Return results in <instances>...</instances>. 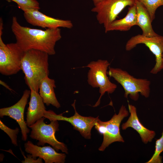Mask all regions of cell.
I'll return each instance as SVG.
<instances>
[{"mask_svg": "<svg viewBox=\"0 0 163 163\" xmlns=\"http://www.w3.org/2000/svg\"><path fill=\"white\" fill-rule=\"evenodd\" d=\"M139 44H145L155 56V64L150 73L156 74L163 69V36L158 35L149 37L138 34L131 37L127 42L125 49L130 51Z\"/></svg>", "mask_w": 163, "mask_h": 163, "instance_id": "cell-9", "label": "cell"}, {"mask_svg": "<svg viewBox=\"0 0 163 163\" xmlns=\"http://www.w3.org/2000/svg\"><path fill=\"white\" fill-rule=\"evenodd\" d=\"M30 99L26 112V123L28 127L44 117L46 107L38 92L30 90Z\"/></svg>", "mask_w": 163, "mask_h": 163, "instance_id": "cell-15", "label": "cell"}, {"mask_svg": "<svg viewBox=\"0 0 163 163\" xmlns=\"http://www.w3.org/2000/svg\"><path fill=\"white\" fill-rule=\"evenodd\" d=\"M135 3V0H100L91 11L97 13V20L105 30L125 8Z\"/></svg>", "mask_w": 163, "mask_h": 163, "instance_id": "cell-7", "label": "cell"}, {"mask_svg": "<svg viewBox=\"0 0 163 163\" xmlns=\"http://www.w3.org/2000/svg\"><path fill=\"white\" fill-rule=\"evenodd\" d=\"M100 0H92L94 5L98 3Z\"/></svg>", "mask_w": 163, "mask_h": 163, "instance_id": "cell-25", "label": "cell"}, {"mask_svg": "<svg viewBox=\"0 0 163 163\" xmlns=\"http://www.w3.org/2000/svg\"><path fill=\"white\" fill-rule=\"evenodd\" d=\"M107 73L121 85L124 90L125 97L129 95L131 99L137 101L139 93L146 98L149 96L151 82L147 79L135 78L119 68L109 67Z\"/></svg>", "mask_w": 163, "mask_h": 163, "instance_id": "cell-3", "label": "cell"}, {"mask_svg": "<svg viewBox=\"0 0 163 163\" xmlns=\"http://www.w3.org/2000/svg\"><path fill=\"white\" fill-rule=\"evenodd\" d=\"M128 108L130 116L127 121L122 125L123 130L131 127L139 134L142 142L146 144L151 142L155 135V132L144 127L139 121L137 114L136 107L128 104Z\"/></svg>", "mask_w": 163, "mask_h": 163, "instance_id": "cell-14", "label": "cell"}, {"mask_svg": "<svg viewBox=\"0 0 163 163\" xmlns=\"http://www.w3.org/2000/svg\"><path fill=\"white\" fill-rule=\"evenodd\" d=\"M30 94V90H25L23 92L21 97L17 102L11 106L0 109V117L3 118L5 116H8L18 123L21 129L22 140L24 141L27 140V134L30 131L24 121V114Z\"/></svg>", "mask_w": 163, "mask_h": 163, "instance_id": "cell-11", "label": "cell"}, {"mask_svg": "<svg viewBox=\"0 0 163 163\" xmlns=\"http://www.w3.org/2000/svg\"><path fill=\"white\" fill-rule=\"evenodd\" d=\"M0 128L5 132L10 138L11 143L15 146H18L17 135L19 132L18 128L15 129H11L6 126L0 120Z\"/></svg>", "mask_w": 163, "mask_h": 163, "instance_id": "cell-22", "label": "cell"}, {"mask_svg": "<svg viewBox=\"0 0 163 163\" xmlns=\"http://www.w3.org/2000/svg\"><path fill=\"white\" fill-rule=\"evenodd\" d=\"M75 100L72 104L75 110L74 115L70 117L63 116L62 113L57 114L53 110H46L44 117L50 121L52 120L65 121L69 122L74 129L78 131L81 135L86 139H90L91 131L99 120V116L94 118L91 116L84 117L80 115L77 111L75 107Z\"/></svg>", "mask_w": 163, "mask_h": 163, "instance_id": "cell-8", "label": "cell"}, {"mask_svg": "<svg viewBox=\"0 0 163 163\" xmlns=\"http://www.w3.org/2000/svg\"><path fill=\"white\" fill-rule=\"evenodd\" d=\"M135 25H137L136 3L129 6L127 14L124 18L113 21L105 30V32L113 30L127 31Z\"/></svg>", "mask_w": 163, "mask_h": 163, "instance_id": "cell-16", "label": "cell"}, {"mask_svg": "<svg viewBox=\"0 0 163 163\" xmlns=\"http://www.w3.org/2000/svg\"><path fill=\"white\" fill-rule=\"evenodd\" d=\"M16 3L18 7L23 11L29 9H40L39 3L36 0H11Z\"/></svg>", "mask_w": 163, "mask_h": 163, "instance_id": "cell-21", "label": "cell"}, {"mask_svg": "<svg viewBox=\"0 0 163 163\" xmlns=\"http://www.w3.org/2000/svg\"><path fill=\"white\" fill-rule=\"evenodd\" d=\"M11 29L16 43L24 52L34 49L54 55L56 43L62 38L59 28L43 30L24 27L20 25L15 16L12 18Z\"/></svg>", "mask_w": 163, "mask_h": 163, "instance_id": "cell-1", "label": "cell"}, {"mask_svg": "<svg viewBox=\"0 0 163 163\" xmlns=\"http://www.w3.org/2000/svg\"><path fill=\"white\" fill-rule=\"evenodd\" d=\"M25 52L16 43L5 44L0 42V72L11 75L21 70V62Z\"/></svg>", "mask_w": 163, "mask_h": 163, "instance_id": "cell-6", "label": "cell"}, {"mask_svg": "<svg viewBox=\"0 0 163 163\" xmlns=\"http://www.w3.org/2000/svg\"><path fill=\"white\" fill-rule=\"evenodd\" d=\"M163 151V131L161 136L155 142V150L153 156L146 163H161L162 157L160 154Z\"/></svg>", "mask_w": 163, "mask_h": 163, "instance_id": "cell-20", "label": "cell"}, {"mask_svg": "<svg viewBox=\"0 0 163 163\" xmlns=\"http://www.w3.org/2000/svg\"><path fill=\"white\" fill-rule=\"evenodd\" d=\"M0 83L1 85H2L4 87H5V88H6L8 89L10 91H13V90L11 89V88L6 84L5 82L1 81V80H0Z\"/></svg>", "mask_w": 163, "mask_h": 163, "instance_id": "cell-24", "label": "cell"}, {"mask_svg": "<svg viewBox=\"0 0 163 163\" xmlns=\"http://www.w3.org/2000/svg\"><path fill=\"white\" fill-rule=\"evenodd\" d=\"M54 79L48 76L41 81L39 88V94L43 102L46 106L51 104L57 108L60 107V105L54 92V88L56 87Z\"/></svg>", "mask_w": 163, "mask_h": 163, "instance_id": "cell-17", "label": "cell"}, {"mask_svg": "<svg viewBox=\"0 0 163 163\" xmlns=\"http://www.w3.org/2000/svg\"><path fill=\"white\" fill-rule=\"evenodd\" d=\"M128 115V111L125 106L122 105L117 114L115 113L110 120L103 121L104 133L103 135V142L98 149L99 151H104L110 145L114 142H124L120 134V125L122 120Z\"/></svg>", "mask_w": 163, "mask_h": 163, "instance_id": "cell-10", "label": "cell"}, {"mask_svg": "<svg viewBox=\"0 0 163 163\" xmlns=\"http://www.w3.org/2000/svg\"><path fill=\"white\" fill-rule=\"evenodd\" d=\"M49 54L44 52L31 49L25 52L21 62V70L25 82L30 90L38 92L40 83L48 76Z\"/></svg>", "mask_w": 163, "mask_h": 163, "instance_id": "cell-2", "label": "cell"}, {"mask_svg": "<svg viewBox=\"0 0 163 163\" xmlns=\"http://www.w3.org/2000/svg\"><path fill=\"white\" fill-rule=\"evenodd\" d=\"M109 65L107 60L98 59L91 61L84 66L89 68L87 76L89 85L94 88H99L100 95L93 107L99 105L101 99L105 92L112 94L117 88V85L111 82L107 76V70Z\"/></svg>", "mask_w": 163, "mask_h": 163, "instance_id": "cell-4", "label": "cell"}, {"mask_svg": "<svg viewBox=\"0 0 163 163\" xmlns=\"http://www.w3.org/2000/svg\"><path fill=\"white\" fill-rule=\"evenodd\" d=\"M142 3L146 8L152 21L155 18V13L159 7L163 5V0H135Z\"/></svg>", "mask_w": 163, "mask_h": 163, "instance_id": "cell-19", "label": "cell"}, {"mask_svg": "<svg viewBox=\"0 0 163 163\" xmlns=\"http://www.w3.org/2000/svg\"><path fill=\"white\" fill-rule=\"evenodd\" d=\"M162 63L163 69V56L162 58Z\"/></svg>", "mask_w": 163, "mask_h": 163, "instance_id": "cell-26", "label": "cell"}, {"mask_svg": "<svg viewBox=\"0 0 163 163\" xmlns=\"http://www.w3.org/2000/svg\"><path fill=\"white\" fill-rule=\"evenodd\" d=\"M25 150L36 159L37 157L43 159L45 163H64L66 155L59 153L50 146L40 147L28 141L24 144Z\"/></svg>", "mask_w": 163, "mask_h": 163, "instance_id": "cell-13", "label": "cell"}, {"mask_svg": "<svg viewBox=\"0 0 163 163\" xmlns=\"http://www.w3.org/2000/svg\"><path fill=\"white\" fill-rule=\"evenodd\" d=\"M44 117L37 120L29 127L31 131L30 137L32 139L38 141L37 145L43 146L46 143L51 145L57 152L61 150L66 154L68 153V149L64 143L58 141L55 133L59 130L57 120H52L50 124H46Z\"/></svg>", "mask_w": 163, "mask_h": 163, "instance_id": "cell-5", "label": "cell"}, {"mask_svg": "<svg viewBox=\"0 0 163 163\" xmlns=\"http://www.w3.org/2000/svg\"><path fill=\"white\" fill-rule=\"evenodd\" d=\"M137 11V25L142 31V34L144 36L152 37L158 34L153 29L150 16L147 10L140 2L136 1Z\"/></svg>", "mask_w": 163, "mask_h": 163, "instance_id": "cell-18", "label": "cell"}, {"mask_svg": "<svg viewBox=\"0 0 163 163\" xmlns=\"http://www.w3.org/2000/svg\"><path fill=\"white\" fill-rule=\"evenodd\" d=\"M20 150L24 158V160L22 161V162L23 163H43L42 159L40 158H38L37 159H35L30 154L27 155V157H26L24 155V153L23 152L21 149H20Z\"/></svg>", "mask_w": 163, "mask_h": 163, "instance_id": "cell-23", "label": "cell"}, {"mask_svg": "<svg viewBox=\"0 0 163 163\" xmlns=\"http://www.w3.org/2000/svg\"><path fill=\"white\" fill-rule=\"evenodd\" d=\"M24 12V16L26 21L34 26L50 29L60 27L71 29L73 26L70 20L51 17L44 14L39 10L29 9Z\"/></svg>", "mask_w": 163, "mask_h": 163, "instance_id": "cell-12", "label": "cell"}]
</instances>
